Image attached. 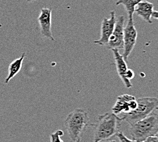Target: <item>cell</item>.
Listing matches in <instances>:
<instances>
[{"label": "cell", "mask_w": 158, "mask_h": 142, "mask_svg": "<svg viewBox=\"0 0 158 142\" xmlns=\"http://www.w3.org/2000/svg\"><path fill=\"white\" fill-rule=\"evenodd\" d=\"M122 121V118L113 112L99 115L97 123L93 125L95 127L94 142H100L116 135L119 132Z\"/></svg>", "instance_id": "obj_1"}, {"label": "cell", "mask_w": 158, "mask_h": 142, "mask_svg": "<svg viewBox=\"0 0 158 142\" xmlns=\"http://www.w3.org/2000/svg\"><path fill=\"white\" fill-rule=\"evenodd\" d=\"M158 132V114L152 112L148 116L131 125L130 133L132 140L141 142L150 136H155Z\"/></svg>", "instance_id": "obj_2"}, {"label": "cell", "mask_w": 158, "mask_h": 142, "mask_svg": "<svg viewBox=\"0 0 158 142\" xmlns=\"http://www.w3.org/2000/svg\"><path fill=\"white\" fill-rule=\"evenodd\" d=\"M89 120L87 111L80 108L75 109L68 114L65 120V127L66 128L69 137L73 141L81 140V135L85 128L89 124Z\"/></svg>", "instance_id": "obj_3"}, {"label": "cell", "mask_w": 158, "mask_h": 142, "mask_svg": "<svg viewBox=\"0 0 158 142\" xmlns=\"http://www.w3.org/2000/svg\"><path fill=\"white\" fill-rule=\"evenodd\" d=\"M137 107L130 113L124 114L121 118L131 125L146 118L152 113L158 106V99L155 97H143L137 98Z\"/></svg>", "instance_id": "obj_4"}, {"label": "cell", "mask_w": 158, "mask_h": 142, "mask_svg": "<svg viewBox=\"0 0 158 142\" xmlns=\"http://www.w3.org/2000/svg\"><path fill=\"white\" fill-rule=\"evenodd\" d=\"M137 31L135 27L133 18L128 19L126 25L124 28L123 36V58L127 62L128 57L136 44Z\"/></svg>", "instance_id": "obj_5"}, {"label": "cell", "mask_w": 158, "mask_h": 142, "mask_svg": "<svg viewBox=\"0 0 158 142\" xmlns=\"http://www.w3.org/2000/svg\"><path fill=\"white\" fill-rule=\"evenodd\" d=\"M125 28V16H119L116 19L114 31L111 35L106 47L110 49H123V36Z\"/></svg>", "instance_id": "obj_6"}, {"label": "cell", "mask_w": 158, "mask_h": 142, "mask_svg": "<svg viewBox=\"0 0 158 142\" xmlns=\"http://www.w3.org/2000/svg\"><path fill=\"white\" fill-rule=\"evenodd\" d=\"M137 107V100L134 96L123 94L117 97V101L112 108V112L118 115L121 113L126 114L134 111Z\"/></svg>", "instance_id": "obj_7"}, {"label": "cell", "mask_w": 158, "mask_h": 142, "mask_svg": "<svg viewBox=\"0 0 158 142\" xmlns=\"http://www.w3.org/2000/svg\"><path fill=\"white\" fill-rule=\"evenodd\" d=\"M110 17L109 19L104 18L101 25V36L98 41H94L95 44L101 46H106L111 35L114 31L115 24H116V16L115 11H112L110 12Z\"/></svg>", "instance_id": "obj_8"}, {"label": "cell", "mask_w": 158, "mask_h": 142, "mask_svg": "<svg viewBox=\"0 0 158 142\" xmlns=\"http://www.w3.org/2000/svg\"><path fill=\"white\" fill-rule=\"evenodd\" d=\"M38 21L42 37L48 38L51 41H55L51 31L52 10L48 8H42L38 17Z\"/></svg>", "instance_id": "obj_9"}, {"label": "cell", "mask_w": 158, "mask_h": 142, "mask_svg": "<svg viewBox=\"0 0 158 142\" xmlns=\"http://www.w3.org/2000/svg\"><path fill=\"white\" fill-rule=\"evenodd\" d=\"M113 52L115 66H116L117 73L121 78V81H123L125 86L127 88H130L132 87V84L130 81L126 78V72L127 71V62L125 61L122 55L120 54L119 51L117 49H112Z\"/></svg>", "instance_id": "obj_10"}, {"label": "cell", "mask_w": 158, "mask_h": 142, "mask_svg": "<svg viewBox=\"0 0 158 142\" xmlns=\"http://www.w3.org/2000/svg\"><path fill=\"white\" fill-rule=\"evenodd\" d=\"M136 6L137 7L135 8L134 12H136L138 16H139L148 24H152L151 17H152L153 12L154 11L153 4L152 3L143 0Z\"/></svg>", "instance_id": "obj_11"}, {"label": "cell", "mask_w": 158, "mask_h": 142, "mask_svg": "<svg viewBox=\"0 0 158 142\" xmlns=\"http://www.w3.org/2000/svg\"><path fill=\"white\" fill-rule=\"evenodd\" d=\"M25 57V54L23 53L22 54L21 58L15 59L14 61L12 62L9 65L8 68V77L5 79V84H8V82L11 80L12 78L15 77V75H17L21 71L22 68V64L23 62V59Z\"/></svg>", "instance_id": "obj_12"}, {"label": "cell", "mask_w": 158, "mask_h": 142, "mask_svg": "<svg viewBox=\"0 0 158 142\" xmlns=\"http://www.w3.org/2000/svg\"><path fill=\"white\" fill-rule=\"evenodd\" d=\"M143 0H118L116 2L117 6L122 5L127 12L128 19L133 18L136 6Z\"/></svg>", "instance_id": "obj_13"}, {"label": "cell", "mask_w": 158, "mask_h": 142, "mask_svg": "<svg viewBox=\"0 0 158 142\" xmlns=\"http://www.w3.org/2000/svg\"><path fill=\"white\" fill-rule=\"evenodd\" d=\"M64 135L63 131L57 130L55 133H52L50 136L51 142H64L61 137Z\"/></svg>", "instance_id": "obj_14"}, {"label": "cell", "mask_w": 158, "mask_h": 142, "mask_svg": "<svg viewBox=\"0 0 158 142\" xmlns=\"http://www.w3.org/2000/svg\"><path fill=\"white\" fill-rule=\"evenodd\" d=\"M116 135H117V137L118 138V140H119L120 142H137L133 140H129V139L125 136V135L121 131L118 132Z\"/></svg>", "instance_id": "obj_15"}, {"label": "cell", "mask_w": 158, "mask_h": 142, "mask_svg": "<svg viewBox=\"0 0 158 142\" xmlns=\"http://www.w3.org/2000/svg\"><path fill=\"white\" fill-rule=\"evenodd\" d=\"M134 75H134V71L132 70H131V69L128 68L127 71V72H126V78L128 79V80L131 81V79H134Z\"/></svg>", "instance_id": "obj_16"}, {"label": "cell", "mask_w": 158, "mask_h": 142, "mask_svg": "<svg viewBox=\"0 0 158 142\" xmlns=\"http://www.w3.org/2000/svg\"><path fill=\"white\" fill-rule=\"evenodd\" d=\"M141 142H158V140L157 137L155 135V136H150L146 138L145 140H143Z\"/></svg>", "instance_id": "obj_17"}, {"label": "cell", "mask_w": 158, "mask_h": 142, "mask_svg": "<svg viewBox=\"0 0 158 142\" xmlns=\"http://www.w3.org/2000/svg\"><path fill=\"white\" fill-rule=\"evenodd\" d=\"M152 17L158 20V11H153V15H152Z\"/></svg>", "instance_id": "obj_18"}, {"label": "cell", "mask_w": 158, "mask_h": 142, "mask_svg": "<svg viewBox=\"0 0 158 142\" xmlns=\"http://www.w3.org/2000/svg\"><path fill=\"white\" fill-rule=\"evenodd\" d=\"M36 0H27V2H35Z\"/></svg>", "instance_id": "obj_19"}, {"label": "cell", "mask_w": 158, "mask_h": 142, "mask_svg": "<svg viewBox=\"0 0 158 142\" xmlns=\"http://www.w3.org/2000/svg\"><path fill=\"white\" fill-rule=\"evenodd\" d=\"M156 136L157 137V140H158V132H157V134L156 135Z\"/></svg>", "instance_id": "obj_20"}, {"label": "cell", "mask_w": 158, "mask_h": 142, "mask_svg": "<svg viewBox=\"0 0 158 142\" xmlns=\"http://www.w3.org/2000/svg\"><path fill=\"white\" fill-rule=\"evenodd\" d=\"M76 142H81V140H77Z\"/></svg>", "instance_id": "obj_21"}, {"label": "cell", "mask_w": 158, "mask_h": 142, "mask_svg": "<svg viewBox=\"0 0 158 142\" xmlns=\"http://www.w3.org/2000/svg\"><path fill=\"white\" fill-rule=\"evenodd\" d=\"M109 142H116L115 141H109Z\"/></svg>", "instance_id": "obj_22"}, {"label": "cell", "mask_w": 158, "mask_h": 142, "mask_svg": "<svg viewBox=\"0 0 158 142\" xmlns=\"http://www.w3.org/2000/svg\"><path fill=\"white\" fill-rule=\"evenodd\" d=\"M2 25H1V24H0V28H2Z\"/></svg>", "instance_id": "obj_23"}, {"label": "cell", "mask_w": 158, "mask_h": 142, "mask_svg": "<svg viewBox=\"0 0 158 142\" xmlns=\"http://www.w3.org/2000/svg\"><path fill=\"white\" fill-rule=\"evenodd\" d=\"M156 110H158V107L156 108Z\"/></svg>", "instance_id": "obj_24"}]
</instances>
